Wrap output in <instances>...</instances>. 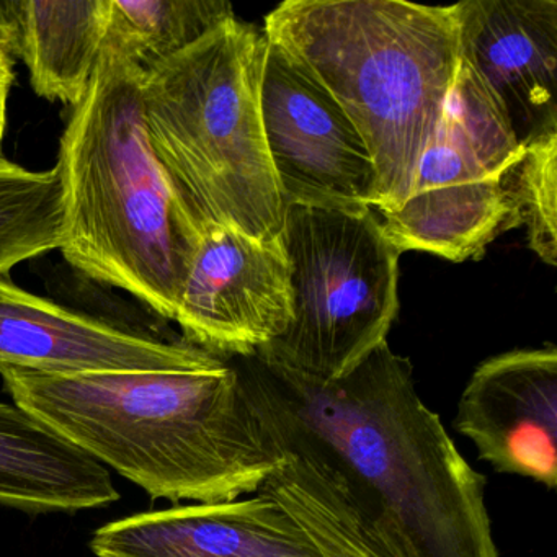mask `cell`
I'll return each mask as SVG.
<instances>
[{
    "label": "cell",
    "mask_w": 557,
    "mask_h": 557,
    "mask_svg": "<svg viewBox=\"0 0 557 557\" xmlns=\"http://www.w3.org/2000/svg\"><path fill=\"white\" fill-rule=\"evenodd\" d=\"M259 416L318 446L376 508L409 557H500L485 479L387 342L341 380L234 358Z\"/></svg>",
    "instance_id": "obj_1"
},
{
    "label": "cell",
    "mask_w": 557,
    "mask_h": 557,
    "mask_svg": "<svg viewBox=\"0 0 557 557\" xmlns=\"http://www.w3.org/2000/svg\"><path fill=\"white\" fill-rule=\"evenodd\" d=\"M0 376L15 404L152 498L249 497L278 462L233 358L77 376L0 368Z\"/></svg>",
    "instance_id": "obj_2"
},
{
    "label": "cell",
    "mask_w": 557,
    "mask_h": 557,
    "mask_svg": "<svg viewBox=\"0 0 557 557\" xmlns=\"http://www.w3.org/2000/svg\"><path fill=\"white\" fill-rule=\"evenodd\" d=\"M146 74L103 48L64 128L57 171L66 262L174 321L201 233L146 133Z\"/></svg>",
    "instance_id": "obj_3"
},
{
    "label": "cell",
    "mask_w": 557,
    "mask_h": 557,
    "mask_svg": "<svg viewBox=\"0 0 557 557\" xmlns=\"http://www.w3.org/2000/svg\"><path fill=\"white\" fill-rule=\"evenodd\" d=\"M263 35L334 97L360 133L376 172L371 208L399 210L458 71L453 5L288 0L267 15Z\"/></svg>",
    "instance_id": "obj_4"
},
{
    "label": "cell",
    "mask_w": 557,
    "mask_h": 557,
    "mask_svg": "<svg viewBox=\"0 0 557 557\" xmlns=\"http://www.w3.org/2000/svg\"><path fill=\"white\" fill-rule=\"evenodd\" d=\"M267 38L236 17L143 81L146 133L198 231L282 237L280 194L260 116Z\"/></svg>",
    "instance_id": "obj_5"
},
{
    "label": "cell",
    "mask_w": 557,
    "mask_h": 557,
    "mask_svg": "<svg viewBox=\"0 0 557 557\" xmlns=\"http://www.w3.org/2000/svg\"><path fill=\"white\" fill-rule=\"evenodd\" d=\"M282 243L293 315L257 357L318 381L341 380L387 342L399 312V259L373 208L286 205Z\"/></svg>",
    "instance_id": "obj_6"
},
{
    "label": "cell",
    "mask_w": 557,
    "mask_h": 557,
    "mask_svg": "<svg viewBox=\"0 0 557 557\" xmlns=\"http://www.w3.org/2000/svg\"><path fill=\"white\" fill-rule=\"evenodd\" d=\"M504 113L459 54L455 83L406 203L381 214L394 247L461 263L484 257L510 216L507 177L520 162Z\"/></svg>",
    "instance_id": "obj_7"
},
{
    "label": "cell",
    "mask_w": 557,
    "mask_h": 557,
    "mask_svg": "<svg viewBox=\"0 0 557 557\" xmlns=\"http://www.w3.org/2000/svg\"><path fill=\"white\" fill-rule=\"evenodd\" d=\"M260 116L285 205L371 208L376 172L360 133L334 97L270 40Z\"/></svg>",
    "instance_id": "obj_8"
},
{
    "label": "cell",
    "mask_w": 557,
    "mask_h": 557,
    "mask_svg": "<svg viewBox=\"0 0 557 557\" xmlns=\"http://www.w3.org/2000/svg\"><path fill=\"white\" fill-rule=\"evenodd\" d=\"M292 315L282 237L260 240L233 227L203 234L175 311L184 341L227 360L252 357L285 334Z\"/></svg>",
    "instance_id": "obj_9"
},
{
    "label": "cell",
    "mask_w": 557,
    "mask_h": 557,
    "mask_svg": "<svg viewBox=\"0 0 557 557\" xmlns=\"http://www.w3.org/2000/svg\"><path fill=\"white\" fill-rule=\"evenodd\" d=\"M218 355L64 308L0 276V368L54 376L207 367Z\"/></svg>",
    "instance_id": "obj_10"
},
{
    "label": "cell",
    "mask_w": 557,
    "mask_h": 557,
    "mask_svg": "<svg viewBox=\"0 0 557 557\" xmlns=\"http://www.w3.org/2000/svg\"><path fill=\"white\" fill-rule=\"evenodd\" d=\"M455 426L498 474L557 485V350L517 348L478 364Z\"/></svg>",
    "instance_id": "obj_11"
},
{
    "label": "cell",
    "mask_w": 557,
    "mask_h": 557,
    "mask_svg": "<svg viewBox=\"0 0 557 557\" xmlns=\"http://www.w3.org/2000/svg\"><path fill=\"white\" fill-rule=\"evenodd\" d=\"M453 11L459 54L517 141L557 132V0H465Z\"/></svg>",
    "instance_id": "obj_12"
},
{
    "label": "cell",
    "mask_w": 557,
    "mask_h": 557,
    "mask_svg": "<svg viewBox=\"0 0 557 557\" xmlns=\"http://www.w3.org/2000/svg\"><path fill=\"white\" fill-rule=\"evenodd\" d=\"M90 547L97 557H321L262 492L132 515L99 528Z\"/></svg>",
    "instance_id": "obj_13"
},
{
    "label": "cell",
    "mask_w": 557,
    "mask_h": 557,
    "mask_svg": "<svg viewBox=\"0 0 557 557\" xmlns=\"http://www.w3.org/2000/svg\"><path fill=\"white\" fill-rule=\"evenodd\" d=\"M259 417L278 462L259 492L272 498L321 557H409L376 508L308 440Z\"/></svg>",
    "instance_id": "obj_14"
},
{
    "label": "cell",
    "mask_w": 557,
    "mask_h": 557,
    "mask_svg": "<svg viewBox=\"0 0 557 557\" xmlns=\"http://www.w3.org/2000/svg\"><path fill=\"white\" fill-rule=\"evenodd\" d=\"M109 468L18 404L0 403V504L30 513L115 504Z\"/></svg>",
    "instance_id": "obj_15"
},
{
    "label": "cell",
    "mask_w": 557,
    "mask_h": 557,
    "mask_svg": "<svg viewBox=\"0 0 557 557\" xmlns=\"http://www.w3.org/2000/svg\"><path fill=\"white\" fill-rule=\"evenodd\" d=\"M15 57L37 96L76 107L92 84L106 41L109 0L5 2Z\"/></svg>",
    "instance_id": "obj_16"
},
{
    "label": "cell",
    "mask_w": 557,
    "mask_h": 557,
    "mask_svg": "<svg viewBox=\"0 0 557 557\" xmlns=\"http://www.w3.org/2000/svg\"><path fill=\"white\" fill-rule=\"evenodd\" d=\"M231 17L226 0H109L103 48L148 74Z\"/></svg>",
    "instance_id": "obj_17"
},
{
    "label": "cell",
    "mask_w": 557,
    "mask_h": 557,
    "mask_svg": "<svg viewBox=\"0 0 557 557\" xmlns=\"http://www.w3.org/2000/svg\"><path fill=\"white\" fill-rule=\"evenodd\" d=\"M63 190L57 168L28 171L0 161V276L14 267L60 250Z\"/></svg>",
    "instance_id": "obj_18"
},
{
    "label": "cell",
    "mask_w": 557,
    "mask_h": 557,
    "mask_svg": "<svg viewBox=\"0 0 557 557\" xmlns=\"http://www.w3.org/2000/svg\"><path fill=\"white\" fill-rule=\"evenodd\" d=\"M505 231L524 226L528 246L546 265L557 263V132L528 143L507 177Z\"/></svg>",
    "instance_id": "obj_19"
},
{
    "label": "cell",
    "mask_w": 557,
    "mask_h": 557,
    "mask_svg": "<svg viewBox=\"0 0 557 557\" xmlns=\"http://www.w3.org/2000/svg\"><path fill=\"white\" fill-rule=\"evenodd\" d=\"M15 50L12 40L11 21H9L5 0L0 2V161L4 146L5 128H8V106L12 86L15 83Z\"/></svg>",
    "instance_id": "obj_20"
}]
</instances>
